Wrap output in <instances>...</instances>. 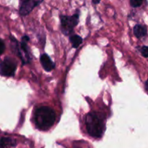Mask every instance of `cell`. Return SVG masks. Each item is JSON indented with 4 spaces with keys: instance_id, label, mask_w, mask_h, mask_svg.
Listing matches in <instances>:
<instances>
[{
    "instance_id": "7",
    "label": "cell",
    "mask_w": 148,
    "mask_h": 148,
    "mask_svg": "<svg viewBox=\"0 0 148 148\" xmlns=\"http://www.w3.org/2000/svg\"><path fill=\"white\" fill-rule=\"evenodd\" d=\"M15 145L16 141L10 137H2L0 140V148L14 147Z\"/></svg>"
},
{
    "instance_id": "12",
    "label": "cell",
    "mask_w": 148,
    "mask_h": 148,
    "mask_svg": "<svg viewBox=\"0 0 148 148\" xmlns=\"http://www.w3.org/2000/svg\"><path fill=\"white\" fill-rule=\"evenodd\" d=\"M5 50V44H4L3 40L0 39V54H2Z\"/></svg>"
},
{
    "instance_id": "5",
    "label": "cell",
    "mask_w": 148,
    "mask_h": 148,
    "mask_svg": "<svg viewBox=\"0 0 148 148\" xmlns=\"http://www.w3.org/2000/svg\"><path fill=\"white\" fill-rule=\"evenodd\" d=\"M42 2V1H35V0H25L20 2V14L23 16L27 15L36 6Z\"/></svg>"
},
{
    "instance_id": "6",
    "label": "cell",
    "mask_w": 148,
    "mask_h": 148,
    "mask_svg": "<svg viewBox=\"0 0 148 148\" xmlns=\"http://www.w3.org/2000/svg\"><path fill=\"white\" fill-rule=\"evenodd\" d=\"M40 63H41L42 66L43 67V69L46 71V72H51L52 69H53V68L55 67V64L53 62L51 61V59H50L49 56L46 53L41 55L40 58Z\"/></svg>"
},
{
    "instance_id": "4",
    "label": "cell",
    "mask_w": 148,
    "mask_h": 148,
    "mask_svg": "<svg viewBox=\"0 0 148 148\" xmlns=\"http://www.w3.org/2000/svg\"><path fill=\"white\" fill-rule=\"evenodd\" d=\"M17 65L11 58L7 57L0 63V75L4 77H12L15 73Z\"/></svg>"
},
{
    "instance_id": "11",
    "label": "cell",
    "mask_w": 148,
    "mask_h": 148,
    "mask_svg": "<svg viewBox=\"0 0 148 148\" xmlns=\"http://www.w3.org/2000/svg\"><path fill=\"white\" fill-rule=\"evenodd\" d=\"M141 53L144 57H148V47L147 46H143L141 49Z\"/></svg>"
},
{
    "instance_id": "13",
    "label": "cell",
    "mask_w": 148,
    "mask_h": 148,
    "mask_svg": "<svg viewBox=\"0 0 148 148\" xmlns=\"http://www.w3.org/2000/svg\"><path fill=\"white\" fill-rule=\"evenodd\" d=\"M145 89H146V90L148 92V79L146 81V82H145Z\"/></svg>"
},
{
    "instance_id": "8",
    "label": "cell",
    "mask_w": 148,
    "mask_h": 148,
    "mask_svg": "<svg viewBox=\"0 0 148 148\" xmlns=\"http://www.w3.org/2000/svg\"><path fill=\"white\" fill-rule=\"evenodd\" d=\"M134 33L136 37L140 38L144 37L147 34V29L145 27L140 25H137L134 27Z\"/></svg>"
},
{
    "instance_id": "1",
    "label": "cell",
    "mask_w": 148,
    "mask_h": 148,
    "mask_svg": "<svg viewBox=\"0 0 148 148\" xmlns=\"http://www.w3.org/2000/svg\"><path fill=\"white\" fill-rule=\"evenodd\" d=\"M56 114L49 106H41L35 112V123L38 129L42 131L49 130L54 124Z\"/></svg>"
},
{
    "instance_id": "2",
    "label": "cell",
    "mask_w": 148,
    "mask_h": 148,
    "mask_svg": "<svg viewBox=\"0 0 148 148\" xmlns=\"http://www.w3.org/2000/svg\"><path fill=\"white\" fill-rule=\"evenodd\" d=\"M87 131L91 137L99 138L103 134L104 124L101 117L95 113H89L85 117Z\"/></svg>"
},
{
    "instance_id": "14",
    "label": "cell",
    "mask_w": 148,
    "mask_h": 148,
    "mask_svg": "<svg viewBox=\"0 0 148 148\" xmlns=\"http://www.w3.org/2000/svg\"><path fill=\"white\" fill-rule=\"evenodd\" d=\"M92 3L93 4H99L100 1H92Z\"/></svg>"
},
{
    "instance_id": "3",
    "label": "cell",
    "mask_w": 148,
    "mask_h": 148,
    "mask_svg": "<svg viewBox=\"0 0 148 148\" xmlns=\"http://www.w3.org/2000/svg\"><path fill=\"white\" fill-rule=\"evenodd\" d=\"M79 22V14L72 16H61V26L62 32L65 35H69L73 30V28Z\"/></svg>"
},
{
    "instance_id": "10",
    "label": "cell",
    "mask_w": 148,
    "mask_h": 148,
    "mask_svg": "<svg viewBox=\"0 0 148 148\" xmlns=\"http://www.w3.org/2000/svg\"><path fill=\"white\" fill-rule=\"evenodd\" d=\"M143 4V1L140 0H131L130 1V4L133 7H138Z\"/></svg>"
},
{
    "instance_id": "9",
    "label": "cell",
    "mask_w": 148,
    "mask_h": 148,
    "mask_svg": "<svg viewBox=\"0 0 148 148\" xmlns=\"http://www.w3.org/2000/svg\"><path fill=\"white\" fill-rule=\"evenodd\" d=\"M70 41L73 48H78V46L82 43V38L77 35H73L70 37Z\"/></svg>"
}]
</instances>
